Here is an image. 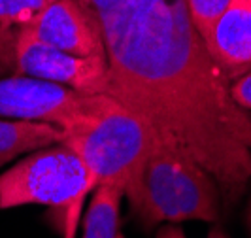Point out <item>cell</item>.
Segmentation results:
<instances>
[{
  "instance_id": "6da1fadb",
  "label": "cell",
  "mask_w": 251,
  "mask_h": 238,
  "mask_svg": "<svg viewBox=\"0 0 251 238\" xmlns=\"http://www.w3.org/2000/svg\"><path fill=\"white\" fill-rule=\"evenodd\" d=\"M100 30L113 99L215 178L230 206L251 182V112L193 25L187 0H75Z\"/></svg>"
},
{
  "instance_id": "7a4b0ae2",
  "label": "cell",
  "mask_w": 251,
  "mask_h": 238,
  "mask_svg": "<svg viewBox=\"0 0 251 238\" xmlns=\"http://www.w3.org/2000/svg\"><path fill=\"white\" fill-rule=\"evenodd\" d=\"M125 199L144 231L187 219L217 221L223 208L214 176L157 131L138 184Z\"/></svg>"
},
{
  "instance_id": "3957f363",
  "label": "cell",
  "mask_w": 251,
  "mask_h": 238,
  "mask_svg": "<svg viewBox=\"0 0 251 238\" xmlns=\"http://www.w3.org/2000/svg\"><path fill=\"white\" fill-rule=\"evenodd\" d=\"M155 129L110 97L99 113L64 131L63 144L79 155L87 168L89 185L117 184L128 197L138 184Z\"/></svg>"
},
{
  "instance_id": "277c9868",
  "label": "cell",
  "mask_w": 251,
  "mask_h": 238,
  "mask_svg": "<svg viewBox=\"0 0 251 238\" xmlns=\"http://www.w3.org/2000/svg\"><path fill=\"white\" fill-rule=\"evenodd\" d=\"M91 191L83 161L59 142L28 153L0 174V210L30 204L64 210V237H74L83 199Z\"/></svg>"
},
{
  "instance_id": "5b68a950",
  "label": "cell",
  "mask_w": 251,
  "mask_h": 238,
  "mask_svg": "<svg viewBox=\"0 0 251 238\" xmlns=\"http://www.w3.org/2000/svg\"><path fill=\"white\" fill-rule=\"evenodd\" d=\"M0 70L13 76L42 79L87 95L113 97L106 59H85L0 28Z\"/></svg>"
},
{
  "instance_id": "8992f818",
  "label": "cell",
  "mask_w": 251,
  "mask_h": 238,
  "mask_svg": "<svg viewBox=\"0 0 251 238\" xmlns=\"http://www.w3.org/2000/svg\"><path fill=\"white\" fill-rule=\"evenodd\" d=\"M110 95H87L64 85L12 76L0 79V115L44 121L70 131L99 113Z\"/></svg>"
},
{
  "instance_id": "52a82bcc",
  "label": "cell",
  "mask_w": 251,
  "mask_h": 238,
  "mask_svg": "<svg viewBox=\"0 0 251 238\" xmlns=\"http://www.w3.org/2000/svg\"><path fill=\"white\" fill-rule=\"evenodd\" d=\"M17 36L85 59H106L100 30L75 0H53L23 26Z\"/></svg>"
},
{
  "instance_id": "ba28073f",
  "label": "cell",
  "mask_w": 251,
  "mask_h": 238,
  "mask_svg": "<svg viewBox=\"0 0 251 238\" xmlns=\"http://www.w3.org/2000/svg\"><path fill=\"white\" fill-rule=\"evenodd\" d=\"M228 83L251 70V0H230L204 42Z\"/></svg>"
},
{
  "instance_id": "9c48e42d",
  "label": "cell",
  "mask_w": 251,
  "mask_h": 238,
  "mask_svg": "<svg viewBox=\"0 0 251 238\" xmlns=\"http://www.w3.org/2000/svg\"><path fill=\"white\" fill-rule=\"evenodd\" d=\"M61 127L30 119H0V166L42 148L63 142Z\"/></svg>"
},
{
  "instance_id": "30bf717a",
  "label": "cell",
  "mask_w": 251,
  "mask_h": 238,
  "mask_svg": "<svg viewBox=\"0 0 251 238\" xmlns=\"http://www.w3.org/2000/svg\"><path fill=\"white\" fill-rule=\"evenodd\" d=\"M125 189L117 184H99L93 189V197L85 212L83 238H121V201Z\"/></svg>"
},
{
  "instance_id": "8fae6325",
  "label": "cell",
  "mask_w": 251,
  "mask_h": 238,
  "mask_svg": "<svg viewBox=\"0 0 251 238\" xmlns=\"http://www.w3.org/2000/svg\"><path fill=\"white\" fill-rule=\"evenodd\" d=\"M53 0H0V28H17L30 23Z\"/></svg>"
},
{
  "instance_id": "7c38bea8",
  "label": "cell",
  "mask_w": 251,
  "mask_h": 238,
  "mask_svg": "<svg viewBox=\"0 0 251 238\" xmlns=\"http://www.w3.org/2000/svg\"><path fill=\"white\" fill-rule=\"evenodd\" d=\"M230 0H187V8L193 19V25L201 34L202 42H206L212 34L215 21L226 10ZM206 46V44H204Z\"/></svg>"
},
{
  "instance_id": "4fadbf2b",
  "label": "cell",
  "mask_w": 251,
  "mask_h": 238,
  "mask_svg": "<svg viewBox=\"0 0 251 238\" xmlns=\"http://www.w3.org/2000/svg\"><path fill=\"white\" fill-rule=\"evenodd\" d=\"M230 97L240 108L251 112V70L230 83Z\"/></svg>"
},
{
  "instance_id": "5bb4252c",
  "label": "cell",
  "mask_w": 251,
  "mask_h": 238,
  "mask_svg": "<svg viewBox=\"0 0 251 238\" xmlns=\"http://www.w3.org/2000/svg\"><path fill=\"white\" fill-rule=\"evenodd\" d=\"M155 238H187V237H185L183 229H181L179 225H174V223H163V225H159V229H157ZM206 238H230V237H228L219 225H215Z\"/></svg>"
},
{
  "instance_id": "9a60e30c",
  "label": "cell",
  "mask_w": 251,
  "mask_h": 238,
  "mask_svg": "<svg viewBox=\"0 0 251 238\" xmlns=\"http://www.w3.org/2000/svg\"><path fill=\"white\" fill-rule=\"evenodd\" d=\"M246 225H248V231H250V237H251V199H250V204H248V210H246Z\"/></svg>"
}]
</instances>
